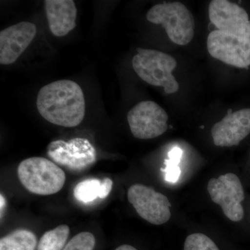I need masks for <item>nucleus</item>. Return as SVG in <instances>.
I'll return each mask as SVG.
<instances>
[{
    "label": "nucleus",
    "instance_id": "1",
    "mask_svg": "<svg viewBox=\"0 0 250 250\" xmlns=\"http://www.w3.org/2000/svg\"><path fill=\"white\" fill-rule=\"evenodd\" d=\"M36 106L46 121L65 127L78 126L85 116L84 95L73 81H56L42 87L38 93Z\"/></svg>",
    "mask_w": 250,
    "mask_h": 250
},
{
    "label": "nucleus",
    "instance_id": "2",
    "mask_svg": "<svg viewBox=\"0 0 250 250\" xmlns=\"http://www.w3.org/2000/svg\"><path fill=\"white\" fill-rule=\"evenodd\" d=\"M134 71L141 80L154 86L164 87L167 94L177 93L179 85L172 72L177 67L175 59L155 49L138 48L132 59Z\"/></svg>",
    "mask_w": 250,
    "mask_h": 250
},
{
    "label": "nucleus",
    "instance_id": "3",
    "mask_svg": "<svg viewBox=\"0 0 250 250\" xmlns=\"http://www.w3.org/2000/svg\"><path fill=\"white\" fill-rule=\"evenodd\" d=\"M18 174L23 187L36 195L57 193L65 182L64 171L43 157H31L22 161L18 166Z\"/></svg>",
    "mask_w": 250,
    "mask_h": 250
},
{
    "label": "nucleus",
    "instance_id": "4",
    "mask_svg": "<svg viewBox=\"0 0 250 250\" xmlns=\"http://www.w3.org/2000/svg\"><path fill=\"white\" fill-rule=\"evenodd\" d=\"M147 19L153 24H161L169 39L177 45H187L193 39V16L182 3L175 1L156 4L148 11Z\"/></svg>",
    "mask_w": 250,
    "mask_h": 250
},
{
    "label": "nucleus",
    "instance_id": "5",
    "mask_svg": "<svg viewBox=\"0 0 250 250\" xmlns=\"http://www.w3.org/2000/svg\"><path fill=\"white\" fill-rule=\"evenodd\" d=\"M47 155L56 164L75 172L87 170L97 161L96 149L84 138L52 141L47 146Z\"/></svg>",
    "mask_w": 250,
    "mask_h": 250
},
{
    "label": "nucleus",
    "instance_id": "6",
    "mask_svg": "<svg viewBox=\"0 0 250 250\" xmlns=\"http://www.w3.org/2000/svg\"><path fill=\"white\" fill-rule=\"evenodd\" d=\"M207 190L212 201L220 205L224 214L233 222L241 221L244 217V209L241 202L245 195L243 185L238 176L228 173L218 179H210Z\"/></svg>",
    "mask_w": 250,
    "mask_h": 250
},
{
    "label": "nucleus",
    "instance_id": "7",
    "mask_svg": "<svg viewBox=\"0 0 250 250\" xmlns=\"http://www.w3.org/2000/svg\"><path fill=\"white\" fill-rule=\"evenodd\" d=\"M131 133L136 139L147 140L160 136L167 131L168 115L157 103L141 102L127 114Z\"/></svg>",
    "mask_w": 250,
    "mask_h": 250
},
{
    "label": "nucleus",
    "instance_id": "8",
    "mask_svg": "<svg viewBox=\"0 0 250 250\" xmlns=\"http://www.w3.org/2000/svg\"><path fill=\"white\" fill-rule=\"evenodd\" d=\"M127 198L138 214L148 223L161 225L170 219V201L152 188L141 184H134L128 190Z\"/></svg>",
    "mask_w": 250,
    "mask_h": 250
},
{
    "label": "nucleus",
    "instance_id": "9",
    "mask_svg": "<svg viewBox=\"0 0 250 250\" xmlns=\"http://www.w3.org/2000/svg\"><path fill=\"white\" fill-rule=\"evenodd\" d=\"M207 49L213 58L241 68L250 65V40L218 30L207 39Z\"/></svg>",
    "mask_w": 250,
    "mask_h": 250
},
{
    "label": "nucleus",
    "instance_id": "10",
    "mask_svg": "<svg viewBox=\"0 0 250 250\" xmlns=\"http://www.w3.org/2000/svg\"><path fill=\"white\" fill-rule=\"evenodd\" d=\"M210 22L218 31L250 40V21L246 10L228 0H213L208 6Z\"/></svg>",
    "mask_w": 250,
    "mask_h": 250
},
{
    "label": "nucleus",
    "instance_id": "11",
    "mask_svg": "<svg viewBox=\"0 0 250 250\" xmlns=\"http://www.w3.org/2000/svg\"><path fill=\"white\" fill-rule=\"evenodd\" d=\"M35 24L21 22L0 32V63H14L25 51L36 35Z\"/></svg>",
    "mask_w": 250,
    "mask_h": 250
},
{
    "label": "nucleus",
    "instance_id": "12",
    "mask_svg": "<svg viewBox=\"0 0 250 250\" xmlns=\"http://www.w3.org/2000/svg\"><path fill=\"white\" fill-rule=\"evenodd\" d=\"M250 134V108L228 113L211 129L215 146L232 147L238 146Z\"/></svg>",
    "mask_w": 250,
    "mask_h": 250
},
{
    "label": "nucleus",
    "instance_id": "13",
    "mask_svg": "<svg viewBox=\"0 0 250 250\" xmlns=\"http://www.w3.org/2000/svg\"><path fill=\"white\" fill-rule=\"evenodd\" d=\"M46 16L51 32L57 37L67 35L76 27L77 10L72 0H46Z\"/></svg>",
    "mask_w": 250,
    "mask_h": 250
},
{
    "label": "nucleus",
    "instance_id": "14",
    "mask_svg": "<svg viewBox=\"0 0 250 250\" xmlns=\"http://www.w3.org/2000/svg\"><path fill=\"white\" fill-rule=\"evenodd\" d=\"M38 243L35 233L19 229L1 238L0 250H36Z\"/></svg>",
    "mask_w": 250,
    "mask_h": 250
},
{
    "label": "nucleus",
    "instance_id": "15",
    "mask_svg": "<svg viewBox=\"0 0 250 250\" xmlns=\"http://www.w3.org/2000/svg\"><path fill=\"white\" fill-rule=\"evenodd\" d=\"M70 228L62 225L49 230L41 236L36 250H62L70 236Z\"/></svg>",
    "mask_w": 250,
    "mask_h": 250
},
{
    "label": "nucleus",
    "instance_id": "16",
    "mask_svg": "<svg viewBox=\"0 0 250 250\" xmlns=\"http://www.w3.org/2000/svg\"><path fill=\"white\" fill-rule=\"evenodd\" d=\"M74 196L78 201L85 204L97 199L103 200V180L88 179L82 181L75 187Z\"/></svg>",
    "mask_w": 250,
    "mask_h": 250
},
{
    "label": "nucleus",
    "instance_id": "17",
    "mask_svg": "<svg viewBox=\"0 0 250 250\" xmlns=\"http://www.w3.org/2000/svg\"><path fill=\"white\" fill-rule=\"evenodd\" d=\"M96 243L93 233L83 231L72 238L62 250H95Z\"/></svg>",
    "mask_w": 250,
    "mask_h": 250
},
{
    "label": "nucleus",
    "instance_id": "18",
    "mask_svg": "<svg viewBox=\"0 0 250 250\" xmlns=\"http://www.w3.org/2000/svg\"><path fill=\"white\" fill-rule=\"evenodd\" d=\"M184 250H220L211 239L203 233L189 235L184 243Z\"/></svg>",
    "mask_w": 250,
    "mask_h": 250
},
{
    "label": "nucleus",
    "instance_id": "19",
    "mask_svg": "<svg viewBox=\"0 0 250 250\" xmlns=\"http://www.w3.org/2000/svg\"><path fill=\"white\" fill-rule=\"evenodd\" d=\"M165 165V168H161V170L165 173V180L170 183H176L180 177V167L169 159H166Z\"/></svg>",
    "mask_w": 250,
    "mask_h": 250
},
{
    "label": "nucleus",
    "instance_id": "20",
    "mask_svg": "<svg viewBox=\"0 0 250 250\" xmlns=\"http://www.w3.org/2000/svg\"><path fill=\"white\" fill-rule=\"evenodd\" d=\"M182 154H183V151L181 148L174 147L168 152V159L171 162L179 166Z\"/></svg>",
    "mask_w": 250,
    "mask_h": 250
},
{
    "label": "nucleus",
    "instance_id": "21",
    "mask_svg": "<svg viewBox=\"0 0 250 250\" xmlns=\"http://www.w3.org/2000/svg\"><path fill=\"white\" fill-rule=\"evenodd\" d=\"M113 187V181L111 179L106 177L103 180V200L106 198L109 195L110 192Z\"/></svg>",
    "mask_w": 250,
    "mask_h": 250
},
{
    "label": "nucleus",
    "instance_id": "22",
    "mask_svg": "<svg viewBox=\"0 0 250 250\" xmlns=\"http://www.w3.org/2000/svg\"><path fill=\"white\" fill-rule=\"evenodd\" d=\"M114 250H139L134 248V246H130V245L124 244L122 246L118 247Z\"/></svg>",
    "mask_w": 250,
    "mask_h": 250
},
{
    "label": "nucleus",
    "instance_id": "23",
    "mask_svg": "<svg viewBox=\"0 0 250 250\" xmlns=\"http://www.w3.org/2000/svg\"><path fill=\"white\" fill-rule=\"evenodd\" d=\"M0 209H1V214H2V210L4 209L5 204H6V202H5V199L4 197H3V195H0Z\"/></svg>",
    "mask_w": 250,
    "mask_h": 250
}]
</instances>
